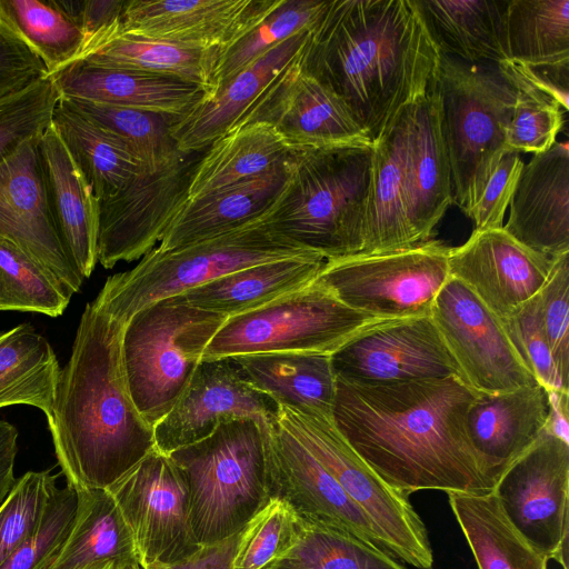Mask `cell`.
<instances>
[{
  "mask_svg": "<svg viewBox=\"0 0 569 569\" xmlns=\"http://www.w3.org/2000/svg\"><path fill=\"white\" fill-rule=\"evenodd\" d=\"M227 319L179 295L140 309L126 322L121 353L128 389L152 427L178 401Z\"/></svg>",
  "mask_w": 569,
  "mask_h": 569,
  "instance_id": "8",
  "label": "cell"
},
{
  "mask_svg": "<svg viewBox=\"0 0 569 569\" xmlns=\"http://www.w3.org/2000/svg\"><path fill=\"white\" fill-rule=\"evenodd\" d=\"M329 3L328 0H278L256 26L221 52L214 72L216 90L287 39L312 30Z\"/></svg>",
  "mask_w": 569,
  "mask_h": 569,
  "instance_id": "44",
  "label": "cell"
},
{
  "mask_svg": "<svg viewBox=\"0 0 569 569\" xmlns=\"http://www.w3.org/2000/svg\"><path fill=\"white\" fill-rule=\"evenodd\" d=\"M440 58L413 0H332L299 63L343 101L373 144L429 91Z\"/></svg>",
  "mask_w": 569,
  "mask_h": 569,
  "instance_id": "2",
  "label": "cell"
},
{
  "mask_svg": "<svg viewBox=\"0 0 569 569\" xmlns=\"http://www.w3.org/2000/svg\"><path fill=\"white\" fill-rule=\"evenodd\" d=\"M497 68L515 89L507 149L533 154L548 150L565 124L566 111L553 98L523 81L506 60L497 63Z\"/></svg>",
  "mask_w": 569,
  "mask_h": 569,
  "instance_id": "46",
  "label": "cell"
},
{
  "mask_svg": "<svg viewBox=\"0 0 569 569\" xmlns=\"http://www.w3.org/2000/svg\"><path fill=\"white\" fill-rule=\"evenodd\" d=\"M435 89L451 171L452 203L469 217L499 160L509 151L506 138L515 89L497 64L468 63L443 54Z\"/></svg>",
  "mask_w": 569,
  "mask_h": 569,
  "instance_id": "7",
  "label": "cell"
},
{
  "mask_svg": "<svg viewBox=\"0 0 569 569\" xmlns=\"http://www.w3.org/2000/svg\"><path fill=\"white\" fill-rule=\"evenodd\" d=\"M48 77L40 58L0 22V98Z\"/></svg>",
  "mask_w": 569,
  "mask_h": 569,
  "instance_id": "54",
  "label": "cell"
},
{
  "mask_svg": "<svg viewBox=\"0 0 569 569\" xmlns=\"http://www.w3.org/2000/svg\"><path fill=\"white\" fill-rule=\"evenodd\" d=\"M134 539L142 569H162L200 546L190 522L188 486L169 455L157 449L107 488Z\"/></svg>",
  "mask_w": 569,
  "mask_h": 569,
  "instance_id": "12",
  "label": "cell"
},
{
  "mask_svg": "<svg viewBox=\"0 0 569 569\" xmlns=\"http://www.w3.org/2000/svg\"><path fill=\"white\" fill-rule=\"evenodd\" d=\"M267 569L407 568L377 545L351 533L297 518L293 542Z\"/></svg>",
  "mask_w": 569,
  "mask_h": 569,
  "instance_id": "42",
  "label": "cell"
},
{
  "mask_svg": "<svg viewBox=\"0 0 569 569\" xmlns=\"http://www.w3.org/2000/svg\"><path fill=\"white\" fill-rule=\"evenodd\" d=\"M523 161L516 151H507L489 177L469 218L475 230L503 227L506 210L516 189Z\"/></svg>",
  "mask_w": 569,
  "mask_h": 569,
  "instance_id": "53",
  "label": "cell"
},
{
  "mask_svg": "<svg viewBox=\"0 0 569 569\" xmlns=\"http://www.w3.org/2000/svg\"><path fill=\"white\" fill-rule=\"evenodd\" d=\"M406 184L413 241L416 244L429 241L452 204L451 171L441 133L440 101L435 82L410 106Z\"/></svg>",
  "mask_w": 569,
  "mask_h": 569,
  "instance_id": "27",
  "label": "cell"
},
{
  "mask_svg": "<svg viewBox=\"0 0 569 569\" xmlns=\"http://www.w3.org/2000/svg\"><path fill=\"white\" fill-rule=\"evenodd\" d=\"M311 30L292 36L203 99L171 127L180 152H202L216 139L233 128L262 94L297 63L305 51Z\"/></svg>",
  "mask_w": 569,
  "mask_h": 569,
  "instance_id": "24",
  "label": "cell"
},
{
  "mask_svg": "<svg viewBox=\"0 0 569 569\" xmlns=\"http://www.w3.org/2000/svg\"><path fill=\"white\" fill-rule=\"evenodd\" d=\"M538 298L557 369L563 382L569 385V252L555 258Z\"/></svg>",
  "mask_w": 569,
  "mask_h": 569,
  "instance_id": "52",
  "label": "cell"
},
{
  "mask_svg": "<svg viewBox=\"0 0 569 569\" xmlns=\"http://www.w3.org/2000/svg\"><path fill=\"white\" fill-rule=\"evenodd\" d=\"M410 106L372 144L370 199L362 248L357 254L391 252L416 246L408 217L406 184Z\"/></svg>",
  "mask_w": 569,
  "mask_h": 569,
  "instance_id": "30",
  "label": "cell"
},
{
  "mask_svg": "<svg viewBox=\"0 0 569 569\" xmlns=\"http://www.w3.org/2000/svg\"><path fill=\"white\" fill-rule=\"evenodd\" d=\"M502 228L522 246L548 258L569 252L567 141H556L523 163Z\"/></svg>",
  "mask_w": 569,
  "mask_h": 569,
  "instance_id": "23",
  "label": "cell"
},
{
  "mask_svg": "<svg viewBox=\"0 0 569 569\" xmlns=\"http://www.w3.org/2000/svg\"><path fill=\"white\" fill-rule=\"evenodd\" d=\"M231 358L247 379L279 407L332 418L336 376L330 355L268 352Z\"/></svg>",
  "mask_w": 569,
  "mask_h": 569,
  "instance_id": "34",
  "label": "cell"
},
{
  "mask_svg": "<svg viewBox=\"0 0 569 569\" xmlns=\"http://www.w3.org/2000/svg\"><path fill=\"white\" fill-rule=\"evenodd\" d=\"M546 391L548 396V416L545 430L569 442V392L547 389Z\"/></svg>",
  "mask_w": 569,
  "mask_h": 569,
  "instance_id": "58",
  "label": "cell"
},
{
  "mask_svg": "<svg viewBox=\"0 0 569 569\" xmlns=\"http://www.w3.org/2000/svg\"><path fill=\"white\" fill-rule=\"evenodd\" d=\"M290 174L289 154L267 172L188 200L164 231L160 251H169L239 227L268 211Z\"/></svg>",
  "mask_w": 569,
  "mask_h": 569,
  "instance_id": "29",
  "label": "cell"
},
{
  "mask_svg": "<svg viewBox=\"0 0 569 569\" xmlns=\"http://www.w3.org/2000/svg\"><path fill=\"white\" fill-rule=\"evenodd\" d=\"M500 321L535 379L547 390L569 392V385L559 375L542 326L538 293Z\"/></svg>",
  "mask_w": 569,
  "mask_h": 569,
  "instance_id": "50",
  "label": "cell"
},
{
  "mask_svg": "<svg viewBox=\"0 0 569 569\" xmlns=\"http://www.w3.org/2000/svg\"><path fill=\"white\" fill-rule=\"evenodd\" d=\"M76 509V489L57 487L38 527L0 569H47L69 535Z\"/></svg>",
  "mask_w": 569,
  "mask_h": 569,
  "instance_id": "49",
  "label": "cell"
},
{
  "mask_svg": "<svg viewBox=\"0 0 569 569\" xmlns=\"http://www.w3.org/2000/svg\"><path fill=\"white\" fill-rule=\"evenodd\" d=\"M492 492L522 536L568 569L569 442L543 429L503 471Z\"/></svg>",
  "mask_w": 569,
  "mask_h": 569,
  "instance_id": "13",
  "label": "cell"
},
{
  "mask_svg": "<svg viewBox=\"0 0 569 569\" xmlns=\"http://www.w3.org/2000/svg\"><path fill=\"white\" fill-rule=\"evenodd\" d=\"M52 126L99 200L144 170L119 137L60 100Z\"/></svg>",
  "mask_w": 569,
  "mask_h": 569,
  "instance_id": "39",
  "label": "cell"
},
{
  "mask_svg": "<svg viewBox=\"0 0 569 569\" xmlns=\"http://www.w3.org/2000/svg\"><path fill=\"white\" fill-rule=\"evenodd\" d=\"M59 100L50 77L0 98V161L51 126Z\"/></svg>",
  "mask_w": 569,
  "mask_h": 569,
  "instance_id": "47",
  "label": "cell"
},
{
  "mask_svg": "<svg viewBox=\"0 0 569 569\" xmlns=\"http://www.w3.org/2000/svg\"><path fill=\"white\" fill-rule=\"evenodd\" d=\"M132 569H142V568H132Z\"/></svg>",
  "mask_w": 569,
  "mask_h": 569,
  "instance_id": "60",
  "label": "cell"
},
{
  "mask_svg": "<svg viewBox=\"0 0 569 569\" xmlns=\"http://www.w3.org/2000/svg\"><path fill=\"white\" fill-rule=\"evenodd\" d=\"M279 422L367 515L387 552L417 569L433 568L427 528L408 496L389 486L352 449L332 418L280 407Z\"/></svg>",
  "mask_w": 569,
  "mask_h": 569,
  "instance_id": "10",
  "label": "cell"
},
{
  "mask_svg": "<svg viewBox=\"0 0 569 569\" xmlns=\"http://www.w3.org/2000/svg\"><path fill=\"white\" fill-rule=\"evenodd\" d=\"M478 395L455 376L379 385L336 378L332 421L367 465L406 496L486 493L495 485L466 431Z\"/></svg>",
  "mask_w": 569,
  "mask_h": 569,
  "instance_id": "1",
  "label": "cell"
},
{
  "mask_svg": "<svg viewBox=\"0 0 569 569\" xmlns=\"http://www.w3.org/2000/svg\"><path fill=\"white\" fill-rule=\"evenodd\" d=\"M77 491V509L69 535L47 569H86L111 562L141 568L132 532L108 489Z\"/></svg>",
  "mask_w": 569,
  "mask_h": 569,
  "instance_id": "33",
  "label": "cell"
},
{
  "mask_svg": "<svg viewBox=\"0 0 569 569\" xmlns=\"http://www.w3.org/2000/svg\"><path fill=\"white\" fill-rule=\"evenodd\" d=\"M295 513L281 501L271 500L247 526L232 569H267L293 542Z\"/></svg>",
  "mask_w": 569,
  "mask_h": 569,
  "instance_id": "51",
  "label": "cell"
},
{
  "mask_svg": "<svg viewBox=\"0 0 569 569\" xmlns=\"http://www.w3.org/2000/svg\"><path fill=\"white\" fill-rule=\"evenodd\" d=\"M266 428L253 419L221 423L170 458L189 492L190 522L200 546L240 532L270 501Z\"/></svg>",
  "mask_w": 569,
  "mask_h": 569,
  "instance_id": "5",
  "label": "cell"
},
{
  "mask_svg": "<svg viewBox=\"0 0 569 569\" xmlns=\"http://www.w3.org/2000/svg\"><path fill=\"white\" fill-rule=\"evenodd\" d=\"M38 138L0 161V240L49 270L72 295L83 276L66 250L50 210Z\"/></svg>",
  "mask_w": 569,
  "mask_h": 569,
  "instance_id": "18",
  "label": "cell"
},
{
  "mask_svg": "<svg viewBox=\"0 0 569 569\" xmlns=\"http://www.w3.org/2000/svg\"><path fill=\"white\" fill-rule=\"evenodd\" d=\"M59 1L80 26L84 36L83 47L96 36L121 21L126 4V1L122 0Z\"/></svg>",
  "mask_w": 569,
  "mask_h": 569,
  "instance_id": "55",
  "label": "cell"
},
{
  "mask_svg": "<svg viewBox=\"0 0 569 569\" xmlns=\"http://www.w3.org/2000/svg\"><path fill=\"white\" fill-rule=\"evenodd\" d=\"M508 0H413L440 54L468 63L507 60L503 16Z\"/></svg>",
  "mask_w": 569,
  "mask_h": 569,
  "instance_id": "35",
  "label": "cell"
},
{
  "mask_svg": "<svg viewBox=\"0 0 569 569\" xmlns=\"http://www.w3.org/2000/svg\"><path fill=\"white\" fill-rule=\"evenodd\" d=\"M60 372L51 345L30 325L0 333V408L32 406L49 421Z\"/></svg>",
  "mask_w": 569,
  "mask_h": 569,
  "instance_id": "38",
  "label": "cell"
},
{
  "mask_svg": "<svg viewBox=\"0 0 569 569\" xmlns=\"http://www.w3.org/2000/svg\"><path fill=\"white\" fill-rule=\"evenodd\" d=\"M325 262L319 253L260 262L223 274L181 296L193 307L229 318L308 286Z\"/></svg>",
  "mask_w": 569,
  "mask_h": 569,
  "instance_id": "32",
  "label": "cell"
},
{
  "mask_svg": "<svg viewBox=\"0 0 569 569\" xmlns=\"http://www.w3.org/2000/svg\"><path fill=\"white\" fill-rule=\"evenodd\" d=\"M439 240L397 251L326 260L316 280L347 307L380 319L430 316L450 277Z\"/></svg>",
  "mask_w": 569,
  "mask_h": 569,
  "instance_id": "11",
  "label": "cell"
},
{
  "mask_svg": "<svg viewBox=\"0 0 569 569\" xmlns=\"http://www.w3.org/2000/svg\"><path fill=\"white\" fill-rule=\"evenodd\" d=\"M299 62L282 73L240 121L269 122L290 150L372 146L343 101Z\"/></svg>",
  "mask_w": 569,
  "mask_h": 569,
  "instance_id": "20",
  "label": "cell"
},
{
  "mask_svg": "<svg viewBox=\"0 0 569 569\" xmlns=\"http://www.w3.org/2000/svg\"><path fill=\"white\" fill-rule=\"evenodd\" d=\"M337 379L355 383L462 378L431 316L383 320L330 355Z\"/></svg>",
  "mask_w": 569,
  "mask_h": 569,
  "instance_id": "16",
  "label": "cell"
},
{
  "mask_svg": "<svg viewBox=\"0 0 569 569\" xmlns=\"http://www.w3.org/2000/svg\"><path fill=\"white\" fill-rule=\"evenodd\" d=\"M266 445L271 500L283 502L298 519L335 528L381 547L367 515L279 418L266 428Z\"/></svg>",
  "mask_w": 569,
  "mask_h": 569,
  "instance_id": "19",
  "label": "cell"
},
{
  "mask_svg": "<svg viewBox=\"0 0 569 569\" xmlns=\"http://www.w3.org/2000/svg\"><path fill=\"white\" fill-rule=\"evenodd\" d=\"M38 148L54 224L77 268L89 278L98 262L99 199L52 123Z\"/></svg>",
  "mask_w": 569,
  "mask_h": 569,
  "instance_id": "28",
  "label": "cell"
},
{
  "mask_svg": "<svg viewBox=\"0 0 569 569\" xmlns=\"http://www.w3.org/2000/svg\"><path fill=\"white\" fill-rule=\"evenodd\" d=\"M57 477L50 471H29L16 481L0 507V568L38 527Z\"/></svg>",
  "mask_w": 569,
  "mask_h": 569,
  "instance_id": "48",
  "label": "cell"
},
{
  "mask_svg": "<svg viewBox=\"0 0 569 569\" xmlns=\"http://www.w3.org/2000/svg\"><path fill=\"white\" fill-rule=\"evenodd\" d=\"M86 569H123V568H120L114 563L107 562V563H100V565H96L92 567H88Z\"/></svg>",
  "mask_w": 569,
  "mask_h": 569,
  "instance_id": "59",
  "label": "cell"
},
{
  "mask_svg": "<svg viewBox=\"0 0 569 569\" xmlns=\"http://www.w3.org/2000/svg\"><path fill=\"white\" fill-rule=\"evenodd\" d=\"M280 407L231 358L201 360L172 409L153 427L156 449L169 455L210 436L221 423L253 419L268 427Z\"/></svg>",
  "mask_w": 569,
  "mask_h": 569,
  "instance_id": "17",
  "label": "cell"
},
{
  "mask_svg": "<svg viewBox=\"0 0 569 569\" xmlns=\"http://www.w3.org/2000/svg\"><path fill=\"white\" fill-rule=\"evenodd\" d=\"M548 396L540 385L496 395L479 393L466 416V431L483 475L496 485L545 429Z\"/></svg>",
  "mask_w": 569,
  "mask_h": 569,
  "instance_id": "25",
  "label": "cell"
},
{
  "mask_svg": "<svg viewBox=\"0 0 569 569\" xmlns=\"http://www.w3.org/2000/svg\"><path fill=\"white\" fill-rule=\"evenodd\" d=\"M201 152L187 154L154 173L136 174L99 200L98 262L106 269L141 259L160 242L188 199V187Z\"/></svg>",
  "mask_w": 569,
  "mask_h": 569,
  "instance_id": "15",
  "label": "cell"
},
{
  "mask_svg": "<svg viewBox=\"0 0 569 569\" xmlns=\"http://www.w3.org/2000/svg\"><path fill=\"white\" fill-rule=\"evenodd\" d=\"M272 207L261 216L218 236L178 249L156 247L132 269L110 276L97 298L127 322L140 309L182 295L234 270L307 253L271 224Z\"/></svg>",
  "mask_w": 569,
  "mask_h": 569,
  "instance_id": "6",
  "label": "cell"
},
{
  "mask_svg": "<svg viewBox=\"0 0 569 569\" xmlns=\"http://www.w3.org/2000/svg\"><path fill=\"white\" fill-rule=\"evenodd\" d=\"M290 174L271 213L273 229L326 260L361 251L373 147L293 149Z\"/></svg>",
  "mask_w": 569,
  "mask_h": 569,
  "instance_id": "4",
  "label": "cell"
},
{
  "mask_svg": "<svg viewBox=\"0 0 569 569\" xmlns=\"http://www.w3.org/2000/svg\"><path fill=\"white\" fill-rule=\"evenodd\" d=\"M430 316L463 380L478 393L496 395L539 383L500 319L460 280L449 277Z\"/></svg>",
  "mask_w": 569,
  "mask_h": 569,
  "instance_id": "14",
  "label": "cell"
},
{
  "mask_svg": "<svg viewBox=\"0 0 569 569\" xmlns=\"http://www.w3.org/2000/svg\"><path fill=\"white\" fill-rule=\"evenodd\" d=\"M383 320L347 307L315 279L258 309L229 317L202 360L268 352L331 355Z\"/></svg>",
  "mask_w": 569,
  "mask_h": 569,
  "instance_id": "9",
  "label": "cell"
},
{
  "mask_svg": "<svg viewBox=\"0 0 569 569\" xmlns=\"http://www.w3.org/2000/svg\"><path fill=\"white\" fill-rule=\"evenodd\" d=\"M447 495L478 569H548L549 559L512 525L492 491Z\"/></svg>",
  "mask_w": 569,
  "mask_h": 569,
  "instance_id": "37",
  "label": "cell"
},
{
  "mask_svg": "<svg viewBox=\"0 0 569 569\" xmlns=\"http://www.w3.org/2000/svg\"><path fill=\"white\" fill-rule=\"evenodd\" d=\"M60 102L113 132L149 173L160 171L187 156L179 151L172 137L171 127L177 122L173 118L76 99L60 98Z\"/></svg>",
  "mask_w": 569,
  "mask_h": 569,
  "instance_id": "43",
  "label": "cell"
},
{
  "mask_svg": "<svg viewBox=\"0 0 569 569\" xmlns=\"http://www.w3.org/2000/svg\"><path fill=\"white\" fill-rule=\"evenodd\" d=\"M72 293L42 264L14 244L0 240V310L58 317Z\"/></svg>",
  "mask_w": 569,
  "mask_h": 569,
  "instance_id": "45",
  "label": "cell"
},
{
  "mask_svg": "<svg viewBox=\"0 0 569 569\" xmlns=\"http://www.w3.org/2000/svg\"><path fill=\"white\" fill-rule=\"evenodd\" d=\"M121 21L91 39L74 61L178 78L200 86L208 97L216 90L219 49H194L123 32Z\"/></svg>",
  "mask_w": 569,
  "mask_h": 569,
  "instance_id": "31",
  "label": "cell"
},
{
  "mask_svg": "<svg viewBox=\"0 0 569 569\" xmlns=\"http://www.w3.org/2000/svg\"><path fill=\"white\" fill-rule=\"evenodd\" d=\"M124 325L96 297L84 308L60 372L48 426L67 485L76 490L109 488L156 449L153 427L128 389Z\"/></svg>",
  "mask_w": 569,
  "mask_h": 569,
  "instance_id": "3",
  "label": "cell"
},
{
  "mask_svg": "<svg viewBox=\"0 0 569 569\" xmlns=\"http://www.w3.org/2000/svg\"><path fill=\"white\" fill-rule=\"evenodd\" d=\"M507 60L536 69H569V0H508Z\"/></svg>",
  "mask_w": 569,
  "mask_h": 569,
  "instance_id": "40",
  "label": "cell"
},
{
  "mask_svg": "<svg viewBox=\"0 0 569 569\" xmlns=\"http://www.w3.org/2000/svg\"><path fill=\"white\" fill-rule=\"evenodd\" d=\"M278 0H129L123 32L194 49L224 51Z\"/></svg>",
  "mask_w": 569,
  "mask_h": 569,
  "instance_id": "22",
  "label": "cell"
},
{
  "mask_svg": "<svg viewBox=\"0 0 569 569\" xmlns=\"http://www.w3.org/2000/svg\"><path fill=\"white\" fill-rule=\"evenodd\" d=\"M60 98L186 117L206 96L194 83L137 70L73 61L49 76Z\"/></svg>",
  "mask_w": 569,
  "mask_h": 569,
  "instance_id": "26",
  "label": "cell"
},
{
  "mask_svg": "<svg viewBox=\"0 0 569 569\" xmlns=\"http://www.w3.org/2000/svg\"><path fill=\"white\" fill-rule=\"evenodd\" d=\"M18 430L9 422L0 420V507L11 492L17 479L13 475L18 452Z\"/></svg>",
  "mask_w": 569,
  "mask_h": 569,
  "instance_id": "57",
  "label": "cell"
},
{
  "mask_svg": "<svg viewBox=\"0 0 569 569\" xmlns=\"http://www.w3.org/2000/svg\"><path fill=\"white\" fill-rule=\"evenodd\" d=\"M553 259L510 237L503 228L473 230L450 249V277L465 283L500 320L535 297L547 281Z\"/></svg>",
  "mask_w": 569,
  "mask_h": 569,
  "instance_id": "21",
  "label": "cell"
},
{
  "mask_svg": "<svg viewBox=\"0 0 569 569\" xmlns=\"http://www.w3.org/2000/svg\"><path fill=\"white\" fill-rule=\"evenodd\" d=\"M289 151L272 124L242 120L201 152L190 177L187 201L258 177Z\"/></svg>",
  "mask_w": 569,
  "mask_h": 569,
  "instance_id": "36",
  "label": "cell"
},
{
  "mask_svg": "<svg viewBox=\"0 0 569 569\" xmlns=\"http://www.w3.org/2000/svg\"><path fill=\"white\" fill-rule=\"evenodd\" d=\"M246 527L234 536L210 546H202L194 555L162 569H232V562L244 536Z\"/></svg>",
  "mask_w": 569,
  "mask_h": 569,
  "instance_id": "56",
  "label": "cell"
},
{
  "mask_svg": "<svg viewBox=\"0 0 569 569\" xmlns=\"http://www.w3.org/2000/svg\"><path fill=\"white\" fill-rule=\"evenodd\" d=\"M0 22L43 62L48 77L80 54L84 36L59 0H0Z\"/></svg>",
  "mask_w": 569,
  "mask_h": 569,
  "instance_id": "41",
  "label": "cell"
}]
</instances>
